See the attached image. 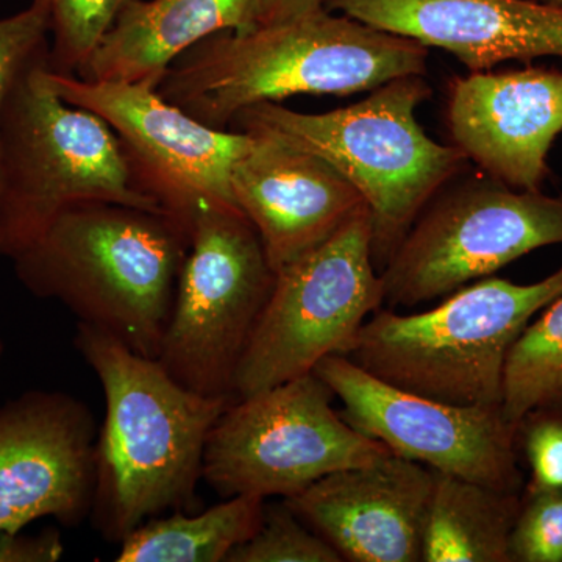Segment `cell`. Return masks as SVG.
I'll list each match as a JSON object with an SVG mask.
<instances>
[{"label":"cell","mask_w":562,"mask_h":562,"mask_svg":"<svg viewBox=\"0 0 562 562\" xmlns=\"http://www.w3.org/2000/svg\"><path fill=\"white\" fill-rule=\"evenodd\" d=\"M428 47L321 9L246 32L214 33L158 85L166 101L228 131L241 111L299 94L347 95L427 72Z\"/></svg>","instance_id":"cell-1"},{"label":"cell","mask_w":562,"mask_h":562,"mask_svg":"<svg viewBox=\"0 0 562 562\" xmlns=\"http://www.w3.org/2000/svg\"><path fill=\"white\" fill-rule=\"evenodd\" d=\"M74 344L105 395L95 446V527L122 542L162 513H194L206 439L231 402L188 390L160 362L91 325L77 324Z\"/></svg>","instance_id":"cell-2"},{"label":"cell","mask_w":562,"mask_h":562,"mask_svg":"<svg viewBox=\"0 0 562 562\" xmlns=\"http://www.w3.org/2000/svg\"><path fill=\"white\" fill-rule=\"evenodd\" d=\"M190 244L191 220L171 211L83 202L11 261L35 297L157 360Z\"/></svg>","instance_id":"cell-3"},{"label":"cell","mask_w":562,"mask_h":562,"mask_svg":"<svg viewBox=\"0 0 562 562\" xmlns=\"http://www.w3.org/2000/svg\"><path fill=\"white\" fill-rule=\"evenodd\" d=\"M430 94L424 76H406L328 113L258 103L241 111L231 128L271 133L341 173L371 213L373 261L382 272L425 206L468 161L417 122L416 110Z\"/></svg>","instance_id":"cell-4"},{"label":"cell","mask_w":562,"mask_h":562,"mask_svg":"<svg viewBox=\"0 0 562 562\" xmlns=\"http://www.w3.org/2000/svg\"><path fill=\"white\" fill-rule=\"evenodd\" d=\"M561 294L562 266L531 284L484 277L428 312L380 308L341 357L422 397L502 406L503 369L513 342Z\"/></svg>","instance_id":"cell-5"},{"label":"cell","mask_w":562,"mask_h":562,"mask_svg":"<svg viewBox=\"0 0 562 562\" xmlns=\"http://www.w3.org/2000/svg\"><path fill=\"white\" fill-rule=\"evenodd\" d=\"M47 57L22 70L0 116V257L10 260L77 203L166 211L140 188L110 125L52 90Z\"/></svg>","instance_id":"cell-6"},{"label":"cell","mask_w":562,"mask_h":562,"mask_svg":"<svg viewBox=\"0 0 562 562\" xmlns=\"http://www.w3.org/2000/svg\"><path fill=\"white\" fill-rule=\"evenodd\" d=\"M276 271L251 222L235 203L202 201L157 361L176 382L233 403V382Z\"/></svg>","instance_id":"cell-7"},{"label":"cell","mask_w":562,"mask_h":562,"mask_svg":"<svg viewBox=\"0 0 562 562\" xmlns=\"http://www.w3.org/2000/svg\"><path fill=\"white\" fill-rule=\"evenodd\" d=\"M333 398L310 372L231 403L206 439L203 482L222 498H291L333 472L391 452L350 427Z\"/></svg>","instance_id":"cell-8"},{"label":"cell","mask_w":562,"mask_h":562,"mask_svg":"<svg viewBox=\"0 0 562 562\" xmlns=\"http://www.w3.org/2000/svg\"><path fill=\"white\" fill-rule=\"evenodd\" d=\"M384 303L368 206L316 249L276 272L271 297L233 382V402L314 372L344 355Z\"/></svg>","instance_id":"cell-9"},{"label":"cell","mask_w":562,"mask_h":562,"mask_svg":"<svg viewBox=\"0 0 562 562\" xmlns=\"http://www.w3.org/2000/svg\"><path fill=\"white\" fill-rule=\"evenodd\" d=\"M562 244V195L472 180L436 195L384 266V303L446 297L541 247Z\"/></svg>","instance_id":"cell-10"},{"label":"cell","mask_w":562,"mask_h":562,"mask_svg":"<svg viewBox=\"0 0 562 562\" xmlns=\"http://www.w3.org/2000/svg\"><path fill=\"white\" fill-rule=\"evenodd\" d=\"M46 80L63 101L110 125L140 188L166 211L191 220L202 201L235 203L233 166L249 149L250 132L209 127L144 81L83 80L49 65Z\"/></svg>","instance_id":"cell-11"},{"label":"cell","mask_w":562,"mask_h":562,"mask_svg":"<svg viewBox=\"0 0 562 562\" xmlns=\"http://www.w3.org/2000/svg\"><path fill=\"white\" fill-rule=\"evenodd\" d=\"M314 372L342 403L355 430L392 453L506 492L522 484L517 465L520 428L502 406H461L398 390L341 355L324 358Z\"/></svg>","instance_id":"cell-12"},{"label":"cell","mask_w":562,"mask_h":562,"mask_svg":"<svg viewBox=\"0 0 562 562\" xmlns=\"http://www.w3.org/2000/svg\"><path fill=\"white\" fill-rule=\"evenodd\" d=\"M99 430L88 405L29 391L0 406V528L52 517L76 527L92 513Z\"/></svg>","instance_id":"cell-13"},{"label":"cell","mask_w":562,"mask_h":562,"mask_svg":"<svg viewBox=\"0 0 562 562\" xmlns=\"http://www.w3.org/2000/svg\"><path fill=\"white\" fill-rule=\"evenodd\" d=\"M435 471L395 453L283 498L342 561L419 562Z\"/></svg>","instance_id":"cell-14"},{"label":"cell","mask_w":562,"mask_h":562,"mask_svg":"<svg viewBox=\"0 0 562 562\" xmlns=\"http://www.w3.org/2000/svg\"><path fill=\"white\" fill-rule=\"evenodd\" d=\"M233 166V201L246 214L273 271L330 239L364 199L327 161L260 131Z\"/></svg>","instance_id":"cell-15"},{"label":"cell","mask_w":562,"mask_h":562,"mask_svg":"<svg viewBox=\"0 0 562 562\" xmlns=\"http://www.w3.org/2000/svg\"><path fill=\"white\" fill-rule=\"evenodd\" d=\"M449 125L454 146L487 177L539 191L562 132V72L479 70L453 81Z\"/></svg>","instance_id":"cell-16"},{"label":"cell","mask_w":562,"mask_h":562,"mask_svg":"<svg viewBox=\"0 0 562 562\" xmlns=\"http://www.w3.org/2000/svg\"><path fill=\"white\" fill-rule=\"evenodd\" d=\"M324 7L441 47L472 72L562 57V10L539 0H325Z\"/></svg>","instance_id":"cell-17"},{"label":"cell","mask_w":562,"mask_h":562,"mask_svg":"<svg viewBox=\"0 0 562 562\" xmlns=\"http://www.w3.org/2000/svg\"><path fill=\"white\" fill-rule=\"evenodd\" d=\"M258 25V0H132L76 77L158 88L172 63L214 33Z\"/></svg>","instance_id":"cell-18"},{"label":"cell","mask_w":562,"mask_h":562,"mask_svg":"<svg viewBox=\"0 0 562 562\" xmlns=\"http://www.w3.org/2000/svg\"><path fill=\"white\" fill-rule=\"evenodd\" d=\"M520 503L517 492L435 471L422 561L512 562L509 538Z\"/></svg>","instance_id":"cell-19"},{"label":"cell","mask_w":562,"mask_h":562,"mask_svg":"<svg viewBox=\"0 0 562 562\" xmlns=\"http://www.w3.org/2000/svg\"><path fill=\"white\" fill-rule=\"evenodd\" d=\"M265 508V498L236 495L194 516L176 512L165 519L154 517L121 542L114 561L227 562L260 528Z\"/></svg>","instance_id":"cell-20"},{"label":"cell","mask_w":562,"mask_h":562,"mask_svg":"<svg viewBox=\"0 0 562 562\" xmlns=\"http://www.w3.org/2000/svg\"><path fill=\"white\" fill-rule=\"evenodd\" d=\"M562 402V294L528 322L506 357L502 413L520 428L530 414Z\"/></svg>","instance_id":"cell-21"},{"label":"cell","mask_w":562,"mask_h":562,"mask_svg":"<svg viewBox=\"0 0 562 562\" xmlns=\"http://www.w3.org/2000/svg\"><path fill=\"white\" fill-rule=\"evenodd\" d=\"M132 0H47L50 11L49 69L77 76Z\"/></svg>","instance_id":"cell-22"},{"label":"cell","mask_w":562,"mask_h":562,"mask_svg":"<svg viewBox=\"0 0 562 562\" xmlns=\"http://www.w3.org/2000/svg\"><path fill=\"white\" fill-rule=\"evenodd\" d=\"M227 562H342V558L283 501L266 505L260 528L228 554Z\"/></svg>","instance_id":"cell-23"},{"label":"cell","mask_w":562,"mask_h":562,"mask_svg":"<svg viewBox=\"0 0 562 562\" xmlns=\"http://www.w3.org/2000/svg\"><path fill=\"white\" fill-rule=\"evenodd\" d=\"M517 562H562V490H530L509 538Z\"/></svg>","instance_id":"cell-24"},{"label":"cell","mask_w":562,"mask_h":562,"mask_svg":"<svg viewBox=\"0 0 562 562\" xmlns=\"http://www.w3.org/2000/svg\"><path fill=\"white\" fill-rule=\"evenodd\" d=\"M49 36L50 11L47 0H32L27 9L0 20V116L22 70L49 50Z\"/></svg>","instance_id":"cell-25"},{"label":"cell","mask_w":562,"mask_h":562,"mask_svg":"<svg viewBox=\"0 0 562 562\" xmlns=\"http://www.w3.org/2000/svg\"><path fill=\"white\" fill-rule=\"evenodd\" d=\"M536 419L524 422V449L531 471L530 490H562V419L543 414H530Z\"/></svg>","instance_id":"cell-26"},{"label":"cell","mask_w":562,"mask_h":562,"mask_svg":"<svg viewBox=\"0 0 562 562\" xmlns=\"http://www.w3.org/2000/svg\"><path fill=\"white\" fill-rule=\"evenodd\" d=\"M63 553L65 547L58 531L24 535L0 528V562H55Z\"/></svg>","instance_id":"cell-27"},{"label":"cell","mask_w":562,"mask_h":562,"mask_svg":"<svg viewBox=\"0 0 562 562\" xmlns=\"http://www.w3.org/2000/svg\"><path fill=\"white\" fill-rule=\"evenodd\" d=\"M325 0H258V25L279 24L325 9Z\"/></svg>","instance_id":"cell-28"},{"label":"cell","mask_w":562,"mask_h":562,"mask_svg":"<svg viewBox=\"0 0 562 562\" xmlns=\"http://www.w3.org/2000/svg\"><path fill=\"white\" fill-rule=\"evenodd\" d=\"M539 2L547 3V5H552L554 9L562 10V0H539Z\"/></svg>","instance_id":"cell-29"},{"label":"cell","mask_w":562,"mask_h":562,"mask_svg":"<svg viewBox=\"0 0 562 562\" xmlns=\"http://www.w3.org/2000/svg\"><path fill=\"white\" fill-rule=\"evenodd\" d=\"M2 353H3V342H2V339H0V358H2Z\"/></svg>","instance_id":"cell-30"}]
</instances>
